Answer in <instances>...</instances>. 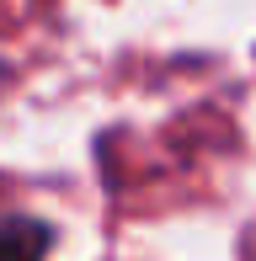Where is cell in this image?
I'll list each match as a JSON object with an SVG mask.
<instances>
[{
  "instance_id": "cell-1",
  "label": "cell",
  "mask_w": 256,
  "mask_h": 261,
  "mask_svg": "<svg viewBox=\"0 0 256 261\" xmlns=\"http://www.w3.org/2000/svg\"><path fill=\"white\" fill-rule=\"evenodd\" d=\"M54 245V224L32 213H6L0 219V261H43Z\"/></svg>"
}]
</instances>
